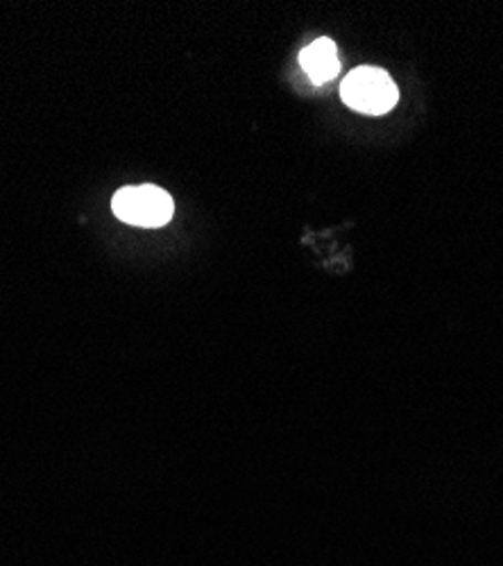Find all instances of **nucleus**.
Instances as JSON below:
<instances>
[{"mask_svg":"<svg viewBox=\"0 0 503 566\" xmlns=\"http://www.w3.org/2000/svg\"><path fill=\"white\" fill-rule=\"evenodd\" d=\"M300 62H302V69L306 71V75L315 84H325V82L334 80L340 71L338 51H336V43L332 39H317L311 45H306L300 55Z\"/></svg>","mask_w":503,"mask_h":566,"instance_id":"nucleus-3","label":"nucleus"},{"mask_svg":"<svg viewBox=\"0 0 503 566\" xmlns=\"http://www.w3.org/2000/svg\"><path fill=\"white\" fill-rule=\"evenodd\" d=\"M112 209L116 218L136 227H161L172 218L175 202L159 186H129L112 200Z\"/></svg>","mask_w":503,"mask_h":566,"instance_id":"nucleus-2","label":"nucleus"},{"mask_svg":"<svg viewBox=\"0 0 503 566\" xmlns=\"http://www.w3.org/2000/svg\"><path fill=\"white\" fill-rule=\"evenodd\" d=\"M343 103L363 114H386L397 105L399 91L392 77L375 66H363L352 71L340 86Z\"/></svg>","mask_w":503,"mask_h":566,"instance_id":"nucleus-1","label":"nucleus"}]
</instances>
